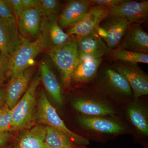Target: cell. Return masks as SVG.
<instances>
[{
  "label": "cell",
  "instance_id": "6da1fadb",
  "mask_svg": "<svg viewBox=\"0 0 148 148\" xmlns=\"http://www.w3.org/2000/svg\"><path fill=\"white\" fill-rule=\"evenodd\" d=\"M92 81L95 90L112 99L126 101L133 97L129 83L113 66H100Z\"/></svg>",
  "mask_w": 148,
  "mask_h": 148
},
{
  "label": "cell",
  "instance_id": "7a4b0ae2",
  "mask_svg": "<svg viewBox=\"0 0 148 148\" xmlns=\"http://www.w3.org/2000/svg\"><path fill=\"white\" fill-rule=\"evenodd\" d=\"M48 54L59 72L64 88L69 89L73 73L79 61L77 38L70 39L62 45L50 48Z\"/></svg>",
  "mask_w": 148,
  "mask_h": 148
},
{
  "label": "cell",
  "instance_id": "3957f363",
  "mask_svg": "<svg viewBox=\"0 0 148 148\" xmlns=\"http://www.w3.org/2000/svg\"><path fill=\"white\" fill-rule=\"evenodd\" d=\"M40 80L38 76L33 79L24 95L11 110L13 131L28 129L33 125L36 105V93Z\"/></svg>",
  "mask_w": 148,
  "mask_h": 148
},
{
  "label": "cell",
  "instance_id": "277c9868",
  "mask_svg": "<svg viewBox=\"0 0 148 148\" xmlns=\"http://www.w3.org/2000/svg\"><path fill=\"white\" fill-rule=\"evenodd\" d=\"M36 121L46 126L53 127L63 132L77 145L86 146L89 145V141L87 139L73 132L66 126L44 91L40 93L38 108L35 114V121Z\"/></svg>",
  "mask_w": 148,
  "mask_h": 148
},
{
  "label": "cell",
  "instance_id": "5b68a950",
  "mask_svg": "<svg viewBox=\"0 0 148 148\" xmlns=\"http://www.w3.org/2000/svg\"><path fill=\"white\" fill-rule=\"evenodd\" d=\"M45 48L40 37L33 41L21 37L20 46L10 58V73L12 76L33 67L35 58Z\"/></svg>",
  "mask_w": 148,
  "mask_h": 148
},
{
  "label": "cell",
  "instance_id": "8992f818",
  "mask_svg": "<svg viewBox=\"0 0 148 148\" xmlns=\"http://www.w3.org/2000/svg\"><path fill=\"white\" fill-rule=\"evenodd\" d=\"M113 67L129 83L133 98H139L148 94V77L137 64L117 61Z\"/></svg>",
  "mask_w": 148,
  "mask_h": 148
},
{
  "label": "cell",
  "instance_id": "52a82bcc",
  "mask_svg": "<svg viewBox=\"0 0 148 148\" xmlns=\"http://www.w3.org/2000/svg\"><path fill=\"white\" fill-rule=\"evenodd\" d=\"M130 24L123 17L108 15L101 22L97 33L108 47L113 49L119 45Z\"/></svg>",
  "mask_w": 148,
  "mask_h": 148
},
{
  "label": "cell",
  "instance_id": "ba28073f",
  "mask_svg": "<svg viewBox=\"0 0 148 148\" xmlns=\"http://www.w3.org/2000/svg\"><path fill=\"white\" fill-rule=\"evenodd\" d=\"M109 9L104 6L92 5L83 18L71 26L66 33L70 36L76 35L78 38L97 33L101 22L108 15Z\"/></svg>",
  "mask_w": 148,
  "mask_h": 148
},
{
  "label": "cell",
  "instance_id": "9c48e42d",
  "mask_svg": "<svg viewBox=\"0 0 148 148\" xmlns=\"http://www.w3.org/2000/svg\"><path fill=\"white\" fill-rule=\"evenodd\" d=\"M77 120L84 129L98 134L118 135L126 133L127 131L121 122L108 117L79 115Z\"/></svg>",
  "mask_w": 148,
  "mask_h": 148
},
{
  "label": "cell",
  "instance_id": "30bf717a",
  "mask_svg": "<svg viewBox=\"0 0 148 148\" xmlns=\"http://www.w3.org/2000/svg\"><path fill=\"white\" fill-rule=\"evenodd\" d=\"M84 94L74 99L73 107L80 115L87 116H110L116 114V109L107 102L93 96Z\"/></svg>",
  "mask_w": 148,
  "mask_h": 148
},
{
  "label": "cell",
  "instance_id": "8fae6325",
  "mask_svg": "<svg viewBox=\"0 0 148 148\" xmlns=\"http://www.w3.org/2000/svg\"><path fill=\"white\" fill-rule=\"evenodd\" d=\"M108 15L123 17L130 24H140L147 21L148 1L123 0L119 5L110 8Z\"/></svg>",
  "mask_w": 148,
  "mask_h": 148
},
{
  "label": "cell",
  "instance_id": "7c38bea8",
  "mask_svg": "<svg viewBox=\"0 0 148 148\" xmlns=\"http://www.w3.org/2000/svg\"><path fill=\"white\" fill-rule=\"evenodd\" d=\"M21 40L16 18L0 19V53L10 58L18 49Z\"/></svg>",
  "mask_w": 148,
  "mask_h": 148
},
{
  "label": "cell",
  "instance_id": "4fadbf2b",
  "mask_svg": "<svg viewBox=\"0 0 148 148\" xmlns=\"http://www.w3.org/2000/svg\"><path fill=\"white\" fill-rule=\"evenodd\" d=\"M58 18L57 16L42 17L39 37L45 48L59 46L70 39L58 24Z\"/></svg>",
  "mask_w": 148,
  "mask_h": 148
},
{
  "label": "cell",
  "instance_id": "5bb4252c",
  "mask_svg": "<svg viewBox=\"0 0 148 148\" xmlns=\"http://www.w3.org/2000/svg\"><path fill=\"white\" fill-rule=\"evenodd\" d=\"M33 67L12 76L5 92V104L11 110L27 91L34 73Z\"/></svg>",
  "mask_w": 148,
  "mask_h": 148
},
{
  "label": "cell",
  "instance_id": "9a60e30c",
  "mask_svg": "<svg viewBox=\"0 0 148 148\" xmlns=\"http://www.w3.org/2000/svg\"><path fill=\"white\" fill-rule=\"evenodd\" d=\"M77 45L79 59L103 58L113 51L108 47L97 33L77 38Z\"/></svg>",
  "mask_w": 148,
  "mask_h": 148
},
{
  "label": "cell",
  "instance_id": "2e32d148",
  "mask_svg": "<svg viewBox=\"0 0 148 148\" xmlns=\"http://www.w3.org/2000/svg\"><path fill=\"white\" fill-rule=\"evenodd\" d=\"M43 14L40 8H27L18 17V32L21 37L36 39L40 34Z\"/></svg>",
  "mask_w": 148,
  "mask_h": 148
},
{
  "label": "cell",
  "instance_id": "e0dca14e",
  "mask_svg": "<svg viewBox=\"0 0 148 148\" xmlns=\"http://www.w3.org/2000/svg\"><path fill=\"white\" fill-rule=\"evenodd\" d=\"M140 24H130L119 45L120 48L140 53H148V34Z\"/></svg>",
  "mask_w": 148,
  "mask_h": 148
},
{
  "label": "cell",
  "instance_id": "ac0fdd59",
  "mask_svg": "<svg viewBox=\"0 0 148 148\" xmlns=\"http://www.w3.org/2000/svg\"><path fill=\"white\" fill-rule=\"evenodd\" d=\"M93 5L91 0H73L66 4L58 16L61 28L71 26L80 21Z\"/></svg>",
  "mask_w": 148,
  "mask_h": 148
},
{
  "label": "cell",
  "instance_id": "d6986e66",
  "mask_svg": "<svg viewBox=\"0 0 148 148\" xmlns=\"http://www.w3.org/2000/svg\"><path fill=\"white\" fill-rule=\"evenodd\" d=\"M103 58L79 59L72 77V83L84 85L92 81L103 63Z\"/></svg>",
  "mask_w": 148,
  "mask_h": 148
},
{
  "label": "cell",
  "instance_id": "ffe728a7",
  "mask_svg": "<svg viewBox=\"0 0 148 148\" xmlns=\"http://www.w3.org/2000/svg\"><path fill=\"white\" fill-rule=\"evenodd\" d=\"M127 114L130 121L138 132L144 136L148 135V112L146 105L139 98H134L127 105Z\"/></svg>",
  "mask_w": 148,
  "mask_h": 148
},
{
  "label": "cell",
  "instance_id": "44dd1931",
  "mask_svg": "<svg viewBox=\"0 0 148 148\" xmlns=\"http://www.w3.org/2000/svg\"><path fill=\"white\" fill-rule=\"evenodd\" d=\"M45 126L37 125L26 129L15 141L14 148H43Z\"/></svg>",
  "mask_w": 148,
  "mask_h": 148
},
{
  "label": "cell",
  "instance_id": "7402d4cb",
  "mask_svg": "<svg viewBox=\"0 0 148 148\" xmlns=\"http://www.w3.org/2000/svg\"><path fill=\"white\" fill-rule=\"evenodd\" d=\"M40 79L46 90L59 106L63 104L61 88L60 84L52 69L45 61L40 63Z\"/></svg>",
  "mask_w": 148,
  "mask_h": 148
},
{
  "label": "cell",
  "instance_id": "603a6c76",
  "mask_svg": "<svg viewBox=\"0 0 148 148\" xmlns=\"http://www.w3.org/2000/svg\"><path fill=\"white\" fill-rule=\"evenodd\" d=\"M46 136L45 143L51 147L61 148H78L73 141L66 134L58 130L45 126Z\"/></svg>",
  "mask_w": 148,
  "mask_h": 148
},
{
  "label": "cell",
  "instance_id": "cb8c5ba5",
  "mask_svg": "<svg viewBox=\"0 0 148 148\" xmlns=\"http://www.w3.org/2000/svg\"><path fill=\"white\" fill-rule=\"evenodd\" d=\"M110 55L111 58L116 61L133 64L140 63L148 64V53L130 51L119 48L113 50Z\"/></svg>",
  "mask_w": 148,
  "mask_h": 148
},
{
  "label": "cell",
  "instance_id": "d4e9b609",
  "mask_svg": "<svg viewBox=\"0 0 148 148\" xmlns=\"http://www.w3.org/2000/svg\"><path fill=\"white\" fill-rule=\"evenodd\" d=\"M40 8L43 17L57 16L60 8V1L56 0H40Z\"/></svg>",
  "mask_w": 148,
  "mask_h": 148
},
{
  "label": "cell",
  "instance_id": "484cf974",
  "mask_svg": "<svg viewBox=\"0 0 148 148\" xmlns=\"http://www.w3.org/2000/svg\"><path fill=\"white\" fill-rule=\"evenodd\" d=\"M13 131L11 110L9 108L0 120V133Z\"/></svg>",
  "mask_w": 148,
  "mask_h": 148
},
{
  "label": "cell",
  "instance_id": "4316f807",
  "mask_svg": "<svg viewBox=\"0 0 148 148\" xmlns=\"http://www.w3.org/2000/svg\"><path fill=\"white\" fill-rule=\"evenodd\" d=\"M10 58L0 53V86L10 73Z\"/></svg>",
  "mask_w": 148,
  "mask_h": 148
},
{
  "label": "cell",
  "instance_id": "83f0119b",
  "mask_svg": "<svg viewBox=\"0 0 148 148\" xmlns=\"http://www.w3.org/2000/svg\"><path fill=\"white\" fill-rule=\"evenodd\" d=\"M15 15L7 1L0 0V19L15 18Z\"/></svg>",
  "mask_w": 148,
  "mask_h": 148
},
{
  "label": "cell",
  "instance_id": "f1b7e54d",
  "mask_svg": "<svg viewBox=\"0 0 148 148\" xmlns=\"http://www.w3.org/2000/svg\"><path fill=\"white\" fill-rule=\"evenodd\" d=\"M7 1L12 12L18 17L26 9L22 0H8Z\"/></svg>",
  "mask_w": 148,
  "mask_h": 148
},
{
  "label": "cell",
  "instance_id": "f546056e",
  "mask_svg": "<svg viewBox=\"0 0 148 148\" xmlns=\"http://www.w3.org/2000/svg\"><path fill=\"white\" fill-rule=\"evenodd\" d=\"M93 5L104 6L111 8L119 5L123 0H91Z\"/></svg>",
  "mask_w": 148,
  "mask_h": 148
},
{
  "label": "cell",
  "instance_id": "4dcf8cb0",
  "mask_svg": "<svg viewBox=\"0 0 148 148\" xmlns=\"http://www.w3.org/2000/svg\"><path fill=\"white\" fill-rule=\"evenodd\" d=\"M27 8H40V0H22Z\"/></svg>",
  "mask_w": 148,
  "mask_h": 148
},
{
  "label": "cell",
  "instance_id": "1f68e13d",
  "mask_svg": "<svg viewBox=\"0 0 148 148\" xmlns=\"http://www.w3.org/2000/svg\"><path fill=\"white\" fill-rule=\"evenodd\" d=\"M12 135L11 132L0 133V148L4 146L10 140Z\"/></svg>",
  "mask_w": 148,
  "mask_h": 148
},
{
  "label": "cell",
  "instance_id": "d6a6232c",
  "mask_svg": "<svg viewBox=\"0 0 148 148\" xmlns=\"http://www.w3.org/2000/svg\"><path fill=\"white\" fill-rule=\"evenodd\" d=\"M5 90L0 89V109L5 105Z\"/></svg>",
  "mask_w": 148,
  "mask_h": 148
},
{
  "label": "cell",
  "instance_id": "836d02e7",
  "mask_svg": "<svg viewBox=\"0 0 148 148\" xmlns=\"http://www.w3.org/2000/svg\"><path fill=\"white\" fill-rule=\"evenodd\" d=\"M9 108H8V106H7L5 104L4 105L2 108L0 109V120H1L3 115L4 114L5 112Z\"/></svg>",
  "mask_w": 148,
  "mask_h": 148
},
{
  "label": "cell",
  "instance_id": "e575fe53",
  "mask_svg": "<svg viewBox=\"0 0 148 148\" xmlns=\"http://www.w3.org/2000/svg\"><path fill=\"white\" fill-rule=\"evenodd\" d=\"M43 148H61L59 147H51V146H49L48 145L45 143H44L43 144Z\"/></svg>",
  "mask_w": 148,
  "mask_h": 148
},
{
  "label": "cell",
  "instance_id": "d590c367",
  "mask_svg": "<svg viewBox=\"0 0 148 148\" xmlns=\"http://www.w3.org/2000/svg\"><path fill=\"white\" fill-rule=\"evenodd\" d=\"M78 148H88L85 146H81L79 147Z\"/></svg>",
  "mask_w": 148,
  "mask_h": 148
},
{
  "label": "cell",
  "instance_id": "8d00e7d4",
  "mask_svg": "<svg viewBox=\"0 0 148 148\" xmlns=\"http://www.w3.org/2000/svg\"><path fill=\"white\" fill-rule=\"evenodd\" d=\"M12 148L8 147V148Z\"/></svg>",
  "mask_w": 148,
  "mask_h": 148
}]
</instances>
